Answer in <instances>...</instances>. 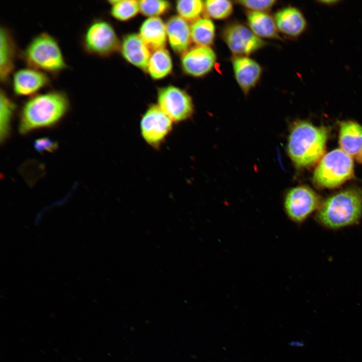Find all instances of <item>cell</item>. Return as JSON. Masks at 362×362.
Returning <instances> with one entry per match:
<instances>
[{"instance_id":"cell-1","label":"cell","mask_w":362,"mask_h":362,"mask_svg":"<svg viewBox=\"0 0 362 362\" xmlns=\"http://www.w3.org/2000/svg\"><path fill=\"white\" fill-rule=\"evenodd\" d=\"M69 108L68 97L61 90H50L32 96L24 103L21 109L19 131L25 134L52 127L64 118Z\"/></svg>"},{"instance_id":"cell-2","label":"cell","mask_w":362,"mask_h":362,"mask_svg":"<svg viewBox=\"0 0 362 362\" xmlns=\"http://www.w3.org/2000/svg\"><path fill=\"white\" fill-rule=\"evenodd\" d=\"M328 137L325 127H317L306 121L295 122L288 140L290 159L299 168L313 165L324 156Z\"/></svg>"},{"instance_id":"cell-3","label":"cell","mask_w":362,"mask_h":362,"mask_svg":"<svg viewBox=\"0 0 362 362\" xmlns=\"http://www.w3.org/2000/svg\"><path fill=\"white\" fill-rule=\"evenodd\" d=\"M362 216V190L349 188L327 199L317 210V221L323 226L337 229L357 223Z\"/></svg>"},{"instance_id":"cell-4","label":"cell","mask_w":362,"mask_h":362,"mask_svg":"<svg viewBox=\"0 0 362 362\" xmlns=\"http://www.w3.org/2000/svg\"><path fill=\"white\" fill-rule=\"evenodd\" d=\"M19 56L27 66L53 77L58 76L68 67L58 40L47 32L33 37Z\"/></svg>"},{"instance_id":"cell-5","label":"cell","mask_w":362,"mask_h":362,"mask_svg":"<svg viewBox=\"0 0 362 362\" xmlns=\"http://www.w3.org/2000/svg\"><path fill=\"white\" fill-rule=\"evenodd\" d=\"M353 175L351 156L341 149H336L320 159L314 172L313 181L318 188L332 189L350 179Z\"/></svg>"},{"instance_id":"cell-6","label":"cell","mask_w":362,"mask_h":362,"mask_svg":"<svg viewBox=\"0 0 362 362\" xmlns=\"http://www.w3.org/2000/svg\"><path fill=\"white\" fill-rule=\"evenodd\" d=\"M81 46L89 55L106 57L118 49L119 41L111 24L105 20L96 18L85 28L81 37Z\"/></svg>"},{"instance_id":"cell-7","label":"cell","mask_w":362,"mask_h":362,"mask_svg":"<svg viewBox=\"0 0 362 362\" xmlns=\"http://www.w3.org/2000/svg\"><path fill=\"white\" fill-rule=\"evenodd\" d=\"M319 196L310 188L300 186L290 190L284 199V208L288 217L293 222L300 224L321 204Z\"/></svg>"},{"instance_id":"cell-8","label":"cell","mask_w":362,"mask_h":362,"mask_svg":"<svg viewBox=\"0 0 362 362\" xmlns=\"http://www.w3.org/2000/svg\"><path fill=\"white\" fill-rule=\"evenodd\" d=\"M173 123L158 105H152L141 119V136L148 145L158 149L172 132Z\"/></svg>"},{"instance_id":"cell-9","label":"cell","mask_w":362,"mask_h":362,"mask_svg":"<svg viewBox=\"0 0 362 362\" xmlns=\"http://www.w3.org/2000/svg\"><path fill=\"white\" fill-rule=\"evenodd\" d=\"M221 36L234 56H248L266 44L249 28L237 22L226 24L222 30Z\"/></svg>"},{"instance_id":"cell-10","label":"cell","mask_w":362,"mask_h":362,"mask_svg":"<svg viewBox=\"0 0 362 362\" xmlns=\"http://www.w3.org/2000/svg\"><path fill=\"white\" fill-rule=\"evenodd\" d=\"M158 106L174 123L189 120L194 112L193 100L184 90L172 85L160 88Z\"/></svg>"},{"instance_id":"cell-11","label":"cell","mask_w":362,"mask_h":362,"mask_svg":"<svg viewBox=\"0 0 362 362\" xmlns=\"http://www.w3.org/2000/svg\"><path fill=\"white\" fill-rule=\"evenodd\" d=\"M11 77L13 92L19 97L33 96L51 83L48 74L28 66L15 71Z\"/></svg>"},{"instance_id":"cell-12","label":"cell","mask_w":362,"mask_h":362,"mask_svg":"<svg viewBox=\"0 0 362 362\" xmlns=\"http://www.w3.org/2000/svg\"><path fill=\"white\" fill-rule=\"evenodd\" d=\"M216 61V55L210 47L196 46L183 54L182 66L188 75L202 77L212 70Z\"/></svg>"},{"instance_id":"cell-13","label":"cell","mask_w":362,"mask_h":362,"mask_svg":"<svg viewBox=\"0 0 362 362\" xmlns=\"http://www.w3.org/2000/svg\"><path fill=\"white\" fill-rule=\"evenodd\" d=\"M232 64L235 79L245 95L256 85L262 74L261 66L248 56H234Z\"/></svg>"},{"instance_id":"cell-14","label":"cell","mask_w":362,"mask_h":362,"mask_svg":"<svg viewBox=\"0 0 362 362\" xmlns=\"http://www.w3.org/2000/svg\"><path fill=\"white\" fill-rule=\"evenodd\" d=\"M20 52L16 41L10 29L0 28V80L6 83L15 71L16 60Z\"/></svg>"},{"instance_id":"cell-15","label":"cell","mask_w":362,"mask_h":362,"mask_svg":"<svg viewBox=\"0 0 362 362\" xmlns=\"http://www.w3.org/2000/svg\"><path fill=\"white\" fill-rule=\"evenodd\" d=\"M121 52L128 62L142 70H147L151 54L149 48L139 35L133 33L125 36L121 42Z\"/></svg>"},{"instance_id":"cell-16","label":"cell","mask_w":362,"mask_h":362,"mask_svg":"<svg viewBox=\"0 0 362 362\" xmlns=\"http://www.w3.org/2000/svg\"><path fill=\"white\" fill-rule=\"evenodd\" d=\"M274 19L279 31L291 37L300 36L307 25L302 13L294 7L289 6L280 10L276 13Z\"/></svg>"},{"instance_id":"cell-17","label":"cell","mask_w":362,"mask_h":362,"mask_svg":"<svg viewBox=\"0 0 362 362\" xmlns=\"http://www.w3.org/2000/svg\"><path fill=\"white\" fill-rule=\"evenodd\" d=\"M166 29L172 49L177 53L186 52L192 41L191 27L187 21L179 16H172L167 21Z\"/></svg>"},{"instance_id":"cell-18","label":"cell","mask_w":362,"mask_h":362,"mask_svg":"<svg viewBox=\"0 0 362 362\" xmlns=\"http://www.w3.org/2000/svg\"><path fill=\"white\" fill-rule=\"evenodd\" d=\"M339 125L341 149L351 156H357L362 149V126L352 121H342Z\"/></svg>"},{"instance_id":"cell-19","label":"cell","mask_w":362,"mask_h":362,"mask_svg":"<svg viewBox=\"0 0 362 362\" xmlns=\"http://www.w3.org/2000/svg\"><path fill=\"white\" fill-rule=\"evenodd\" d=\"M139 35L149 48H164L167 38L166 25L158 17L149 18L142 24Z\"/></svg>"},{"instance_id":"cell-20","label":"cell","mask_w":362,"mask_h":362,"mask_svg":"<svg viewBox=\"0 0 362 362\" xmlns=\"http://www.w3.org/2000/svg\"><path fill=\"white\" fill-rule=\"evenodd\" d=\"M246 17L249 28L257 37L281 39L275 19L266 12L248 11Z\"/></svg>"},{"instance_id":"cell-21","label":"cell","mask_w":362,"mask_h":362,"mask_svg":"<svg viewBox=\"0 0 362 362\" xmlns=\"http://www.w3.org/2000/svg\"><path fill=\"white\" fill-rule=\"evenodd\" d=\"M172 62L167 50L161 48L154 50L151 54L147 71L154 79H160L168 75L171 71Z\"/></svg>"},{"instance_id":"cell-22","label":"cell","mask_w":362,"mask_h":362,"mask_svg":"<svg viewBox=\"0 0 362 362\" xmlns=\"http://www.w3.org/2000/svg\"><path fill=\"white\" fill-rule=\"evenodd\" d=\"M190 27L192 41L197 46L210 47L213 43L215 27L211 20L200 18L193 22Z\"/></svg>"},{"instance_id":"cell-23","label":"cell","mask_w":362,"mask_h":362,"mask_svg":"<svg viewBox=\"0 0 362 362\" xmlns=\"http://www.w3.org/2000/svg\"><path fill=\"white\" fill-rule=\"evenodd\" d=\"M16 110V105L3 88L0 90V139L5 141L11 129L12 118Z\"/></svg>"},{"instance_id":"cell-24","label":"cell","mask_w":362,"mask_h":362,"mask_svg":"<svg viewBox=\"0 0 362 362\" xmlns=\"http://www.w3.org/2000/svg\"><path fill=\"white\" fill-rule=\"evenodd\" d=\"M111 15L121 21L129 20L135 17L139 10V1L135 0L109 1Z\"/></svg>"},{"instance_id":"cell-25","label":"cell","mask_w":362,"mask_h":362,"mask_svg":"<svg viewBox=\"0 0 362 362\" xmlns=\"http://www.w3.org/2000/svg\"><path fill=\"white\" fill-rule=\"evenodd\" d=\"M176 9L179 17L188 21L199 19L204 11V3L201 0H180L176 2Z\"/></svg>"},{"instance_id":"cell-26","label":"cell","mask_w":362,"mask_h":362,"mask_svg":"<svg viewBox=\"0 0 362 362\" xmlns=\"http://www.w3.org/2000/svg\"><path fill=\"white\" fill-rule=\"evenodd\" d=\"M233 10V4L229 1L207 0L204 2L206 15L214 19H225L232 14Z\"/></svg>"},{"instance_id":"cell-27","label":"cell","mask_w":362,"mask_h":362,"mask_svg":"<svg viewBox=\"0 0 362 362\" xmlns=\"http://www.w3.org/2000/svg\"><path fill=\"white\" fill-rule=\"evenodd\" d=\"M139 10L144 16L158 17L164 14L170 8L168 1L162 0H142L139 1Z\"/></svg>"},{"instance_id":"cell-28","label":"cell","mask_w":362,"mask_h":362,"mask_svg":"<svg viewBox=\"0 0 362 362\" xmlns=\"http://www.w3.org/2000/svg\"><path fill=\"white\" fill-rule=\"evenodd\" d=\"M275 0H244L237 1L236 3L249 11L266 12L270 10L275 5Z\"/></svg>"},{"instance_id":"cell-29","label":"cell","mask_w":362,"mask_h":362,"mask_svg":"<svg viewBox=\"0 0 362 362\" xmlns=\"http://www.w3.org/2000/svg\"><path fill=\"white\" fill-rule=\"evenodd\" d=\"M34 147L40 153L53 152L58 147V144L48 137H43L36 140L34 143Z\"/></svg>"},{"instance_id":"cell-30","label":"cell","mask_w":362,"mask_h":362,"mask_svg":"<svg viewBox=\"0 0 362 362\" xmlns=\"http://www.w3.org/2000/svg\"><path fill=\"white\" fill-rule=\"evenodd\" d=\"M336 2H337V1H321V3H323L326 4H334V3H336Z\"/></svg>"},{"instance_id":"cell-31","label":"cell","mask_w":362,"mask_h":362,"mask_svg":"<svg viewBox=\"0 0 362 362\" xmlns=\"http://www.w3.org/2000/svg\"><path fill=\"white\" fill-rule=\"evenodd\" d=\"M357 159L359 162L362 163V149L357 156Z\"/></svg>"}]
</instances>
